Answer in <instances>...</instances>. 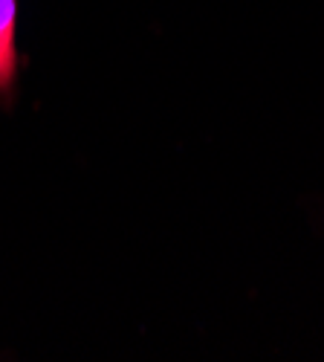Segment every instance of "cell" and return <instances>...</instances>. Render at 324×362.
<instances>
[{"instance_id": "6da1fadb", "label": "cell", "mask_w": 324, "mask_h": 362, "mask_svg": "<svg viewBox=\"0 0 324 362\" xmlns=\"http://www.w3.org/2000/svg\"><path fill=\"white\" fill-rule=\"evenodd\" d=\"M23 58L18 49V0H0V102L12 107Z\"/></svg>"}]
</instances>
